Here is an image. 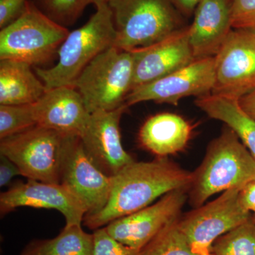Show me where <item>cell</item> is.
<instances>
[{
    "label": "cell",
    "instance_id": "8",
    "mask_svg": "<svg viewBox=\"0 0 255 255\" xmlns=\"http://www.w3.org/2000/svg\"><path fill=\"white\" fill-rule=\"evenodd\" d=\"M240 189H229L206 205L180 216L177 224L194 252L212 255L211 246L218 238L252 217L241 205Z\"/></svg>",
    "mask_w": 255,
    "mask_h": 255
},
{
    "label": "cell",
    "instance_id": "20",
    "mask_svg": "<svg viewBox=\"0 0 255 255\" xmlns=\"http://www.w3.org/2000/svg\"><path fill=\"white\" fill-rule=\"evenodd\" d=\"M195 103L209 117L232 129L255 159V121L242 110L239 100L211 93L197 97Z\"/></svg>",
    "mask_w": 255,
    "mask_h": 255
},
{
    "label": "cell",
    "instance_id": "18",
    "mask_svg": "<svg viewBox=\"0 0 255 255\" xmlns=\"http://www.w3.org/2000/svg\"><path fill=\"white\" fill-rule=\"evenodd\" d=\"M191 127L180 116L161 113L146 120L140 128L138 140L145 150L159 157L182 150L191 137Z\"/></svg>",
    "mask_w": 255,
    "mask_h": 255
},
{
    "label": "cell",
    "instance_id": "3",
    "mask_svg": "<svg viewBox=\"0 0 255 255\" xmlns=\"http://www.w3.org/2000/svg\"><path fill=\"white\" fill-rule=\"evenodd\" d=\"M96 7L97 11L84 26L69 33L57 53L58 63L50 68H35L47 90L73 86L87 65L114 46L116 30L110 6Z\"/></svg>",
    "mask_w": 255,
    "mask_h": 255
},
{
    "label": "cell",
    "instance_id": "13",
    "mask_svg": "<svg viewBox=\"0 0 255 255\" xmlns=\"http://www.w3.org/2000/svg\"><path fill=\"white\" fill-rule=\"evenodd\" d=\"M128 107L110 112H94L81 135L84 149L92 162L112 177L134 162L122 145L120 121Z\"/></svg>",
    "mask_w": 255,
    "mask_h": 255
},
{
    "label": "cell",
    "instance_id": "15",
    "mask_svg": "<svg viewBox=\"0 0 255 255\" xmlns=\"http://www.w3.org/2000/svg\"><path fill=\"white\" fill-rule=\"evenodd\" d=\"M131 51L134 60L131 90L164 78L195 60L189 42V26L155 44Z\"/></svg>",
    "mask_w": 255,
    "mask_h": 255
},
{
    "label": "cell",
    "instance_id": "12",
    "mask_svg": "<svg viewBox=\"0 0 255 255\" xmlns=\"http://www.w3.org/2000/svg\"><path fill=\"white\" fill-rule=\"evenodd\" d=\"M189 188L162 196L155 204L115 220L105 226L114 239L140 251L164 228L180 217Z\"/></svg>",
    "mask_w": 255,
    "mask_h": 255
},
{
    "label": "cell",
    "instance_id": "11",
    "mask_svg": "<svg viewBox=\"0 0 255 255\" xmlns=\"http://www.w3.org/2000/svg\"><path fill=\"white\" fill-rule=\"evenodd\" d=\"M60 184L82 204L86 215L100 212L110 198L112 177L104 173L87 155L81 137L68 135Z\"/></svg>",
    "mask_w": 255,
    "mask_h": 255
},
{
    "label": "cell",
    "instance_id": "2",
    "mask_svg": "<svg viewBox=\"0 0 255 255\" xmlns=\"http://www.w3.org/2000/svg\"><path fill=\"white\" fill-rule=\"evenodd\" d=\"M255 179V159L232 129L226 127L208 147L202 163L193 172L188 199L193 207L229 189H242Z\"/></svg>",
    "mask_w": 255,
    "mask_h": 255
},
{
    "label": "cell",
    "instance_id": "23",
    "mask_svg": "<svg viewBox=\"0 0 255 255\" xmlns=\"http://www.w3.org/2000/svg\"><path fill=\"white\" fill-rule=\"evenodd\" d=\"M178 219L147 243L139 252V255H201L194 251L179 229Z\"/></svg>",
    "mask_w": 255,
    "mask_h": 255
},
{
    "label": "cell",
    "instance_id": "17",
    "mask_svg": "<svg viewBox=\"0 0 255 255\" xmlns=\"http://www.w3.org/2000/svg\"><path fill=\"white\" fill-rule=\"evenodd\" d=\"M189 26V42L195 60L214 57L232 30L229 0H201Z\"/></svg>",
    "mask_w": 255,
    "mask_h": 255
},
{
    "label": "cell",
    "instance_id": "33",
    "mask_svg": "<svg viewBox=\"0 0 255 255\" xmlns=\"http://www.w3.org/2000/svg\"><path fill=\"white\" fill-rule=\"evenodd\" d=\"M110 1V0H92V3L97 6L99 5L108 4Z\"/></svg>",
    "mask_w": 255,
    "mask_h": 255
},
{
    "label": "cell",
    "instance_id": "5",
    "mask_svg": "<svg viewBox=\"0 0 255 255\" xmlns=\"http://www.w3.org/2000/svg\"><path fill=\"white\" fill-rule=\"evenodd\" d=\"M134 60L131 50L112 46L96 57L75 80L90 114L123 107L131 91Z\"/></svg>",
    "mask_w": 255,
    "mask_h": 255
},
{
    "label": "cell",
    "instance_id": "26",
    "mask_svg": "<svg viewBox=\"0 0 255 255\" xmlns=\"http://www.w3.org/2000/svg\"><path fill=\"white\" fill-rule=\"evenodd\" d=\"M92 255H139L137 250L114 239L105 227L94 231Z\"/></svg>",
    "mask_w": 255,
    "mask_h": 255
},
{
    "label": "cell",
    "instance_id": "21",
    "mask_svg": "<svg viewBox=\"0 0 255 255\" xmlns=\"http://www.w3.org/2000/svg\"><path fill=\"white\" fill-rule=\"evenodd\" d=\"M93 234L80 225L65 226L52 239L30 242L19 255H92Z\"/></svg>",
    "mask_w": 255,
    "mask_h": 255
},
{
    "label": "cell",
    "instance_id": "6",
    "mask_svg": "<svg viewBox=\"0 0 255 255\" xmlns=\"http://www.w3.org/2000/svg\"><path fill=\"white\" fill-rule=\"evenodd\" d=\"M69 33L27 0L21 14L0 31V60L43 65L58 53Z\"/></svg>",
    "mask_w": 255,
    "mask_h": 255
},
{
    "label": "cell",
    "instance_id": "14",
    "mask_svg": "<svg viewBox=\"0 0 255 255\" xmlns=\"http://www.w3.org/2000/svg\"><path fill=\"white\" fill-rule=\"evenodd\" d=\"M20 207L53 209L65 218V226H82L86 211L78 199L61 184L28 179L16 182L0 195V214Z\"/></svg>",
    "mask_w": 255,
    "mask_h": 255
},
{
    "label": "cell",
    "instance_id": "32",
    "mask_svg": "<svg viewBox=\"0 0 255 255\" xmlns=\"http://www.w3.org/2000/svg\"><path fill=\"white\" fill-rule=\"evenodd\" d=\"M239 104L242 110L255 121V90L242 97Z\"/></svg>",
    "mask_w": 255,
    "mask_h": 255
},
{
    "label": "cell",
    "instance_id": "31",
    "mask_svg": "<svg viewBox=\"0 0 255 255\" xmlns=\"http://www.w3.org/2000/svg\"><path fill=\"white\" fill-rule=\"evenodd\" d=\"M174 7L186 16H190L195 11L201 0H170Z\"/></svg>",
    "mask_w": 255,
    "mask_h": 255
},
{
    "label": "cell",
    "instance_id": "9",
    "mask_svg": "<svg viewBox=\"0 0 255 255\" xmlns=\"http://www.w3.org/2000/svg\"><path fill=\"white\" fill-rule=\"evenodd\" d=\"M255 90V29L232 28L215 55L211 94L240 100Z\"/></svg>",
    "mask_w": 255,
    "mask_h": 255
},
{
    "label": "cell",
    "instance_id": "7",
    "mask_svg": "<svg viewBox=\"0 0 255 255\" xmlns=\"http://www.w3.org/2000/svg\"><path fill=\"white\" fill-rule=\"evenodd\" d=\"M68 135L34 126L1 140L0 154L28 179L60 184Z\"/></svg>",
    "mask_w": 255,
    "mask_h": 255
},
{
    "label": "cell",
    "instance_id": "25",
    "mask_svg": "<svg viewBox=\"0 0 255 255\" xmlns=\"http://www.w3.org/2000/svg\"><path fill=\"white\" fill-rule=\"evenodd\" d=\"M36 126L33 104L0 105V139L5 138Z\"/></svg>",
    "mask_w": 255,
    "mask_h": 255
},
{
    "label": "cell",
    "instance_id": "22",
    "mask_svg": "<svg viewBox=\"0 0 255 255\" xmlns=\"http://www.w3.org/2000/svg\"><path fill=\"white\" fill-rule=\"evenodd\" d=\"M212 255H255V221L251 219L218 238Z\"/></svg>",
    "mask_w": 255,
    "mask_h": 255
},
{
    "label": "cell",
    "instance_id": "19",
    "mask_svg": "<svg viewBox=\"0 0 255 255\" xmlns=\"http://www.w3.org/2000/svg\"><path fill=\"white\" fill-rule=\"evenodd\" d=\"M32 65L14 60H0V105L36 103L47 89Z\"/></svg>",
    "mask_w": 255,
    "mask_h": 255
},
{
    "label": "cell",
    "instance_id": "24",
    "mask_svg": "<svg viewBox=\"0 0 255 255\" xmlns=\"http://www.w3.org/2000/svg\"><path fill=\"white\" fill-rule=\"evenodd\" d=\"M37 8L64 27L75 23L92 0H33Z\"/></svg>",
    "mask_w": 255,
    "mask_h": 255
},
{
    "label": "cell",
    "instance_id": "30",
    "mask_svg": "<svg viewBox=\"0 0 255 255\" xmlns=\"http://www.w3.org/2000/svg\"><path fill=\"white\" fill-rule=\"evenodd\" d=\"M240 201L241 205L247 211H255V179L246 184L240 191Z\"/></svg>",
    "mask_w": 255,
    "mask_h": 255
},
{
    "label": "cell",
    "instance_id": "29",
    "mask_svg": "<svg viewBox=\"0 0 255 255\" xmlns=\"http://www.w3.org/2000/svg\"><path fill=\"white\" fill-rule=\"evenodd\" d=\"M21 175V171L13 161L0 154V187L8 185L13 178Z\"/></svg>",
    "mask_w": 255,
    "mask_h": 255
},
{
    "label": "cell",
    "instance_id": "16",
    "mask_svg": "<svg viewBox=\"0 0 255 255\" xmlns=\"http://www.w3.org/2000/svg\"><path fill=\"white\" fill-rule=\"evenodd\" d=\"M33 108L36 126L65 135L81 136L91 115L74 86L47 90Z\"/></svg>",
    "mask_w": 255,
    "mask_h": 255
},
{
    "label": "cell",
    "instance_id": "4",
    "mask_svg": "<svg viewBox=\"0 0 255 255\" xmlns=\"http://www.w3.org/2000/svg\"><path fill=\"white\" fill-rule=\"evenodd\" d=\"M116 38L114 46L126 50L155 44L180 29L170 0H110Z\"/></svg>",
    "mask_w": 255,
    "mask_h": 255
},
{
    "label": "cell",
    "instance_id": "27",
    "mask_svg": "<svg viewBox=\"0 0 255 255\" xmlns=\"http://www.w3.org/2000/svg\"><path fill=\"white\" fill-rule=\"evenodd\" d=\"M229 6L233 28L255 29V0H229Z\"/></svg>",
    "mask_w": 255,
    "mask_h": 255
},
{
    "label": "cell",
    "instance_id": "10",
    "mask_svg": "<svg viewBox=\"0 0 255 255\" xmlns=\"http://www.w3.org/2000/svg\"><path fill=\"white\" fill-rule=\"evenodd\" d=\"M215 78V56L194 60L167 76L135 87L126 98L127 107L142 102L177 105L184 97L211 93Z\"/></svg>",
    "mask_w": 255,
    "mask_h": 255
},
{
    "label": "cell",
    "instance_id": "1",
    "mask_svg": "<svg viewBox=\"0 0 255 255\" xmlns=\"http://www.w3.org/2000/svg\"><path fill=\"white\" fill-rule=\"evenodd\" d=\"M193 172L164 157L152 162H132L112 177L108 202L95 214L84 218L90 229L109 223L150 206L157 198L172 191L189 188Z\"/></svg>",
    "mask_w": 255,
    "mask_h": 255
},
{
    "label": "cell",
    "instance_id": "34",
    "mask_svg": "<svg viewBox=\"0 0 255 255\" xmlns=\"http://www.w3.org/2000/svg\"><path fill=\"white\" fill-rule=\"evenodd\" d=\"M253 216V219H254L255 221V211L254 212V216Z\"/></svg>",
    "mask_w": 255,
    "mask_h": 255
},
{
    "label": "cell",
    "instance_id": "28",
    "mask_svg": "<svg viewBox=\"0 0 255 255\" xmlns=\"http://www.w3.org/2000/svg\"><path fill=\"white\" fill-rule=\"evenodd\" d=\"M27 0H0V28L16 19L23 12Z\"/></svg>",
    "mask_w": 255,
    "mask_h": 255
}]
</instances>
